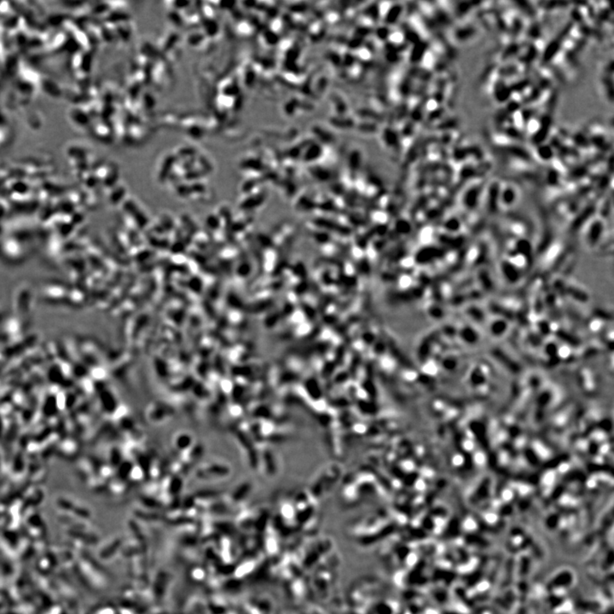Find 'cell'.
<instances>
[{"mask_svg":"<svg viewBox=\"0 0 614 614\" xmlns=\"http://www.w3.org/2000/svg\"><path fill=\"white\" fill-rule=\"evenodd\" d=\"M469 428L475 435V439L479 443V445L481 446L484 452H486L489 467L496 471L497 467H499L497 465L498 462H497V454L491 445L488 431H487L486 426L479 420H473L470 422Z\"/></svg>","mask_w":614,"mask_h":614,"instance_id":"6da1fadb","label":"cell"},{"mask_svg":"<svg viewBox=\"0 0 614 614\" xmlns=\"http://www.w3.org/2000/svg\"><path fill=\"white\" fill-rule=\"evenodd\" d=\"M586 475L582 471L579 470H573L570 473H568V475H565V477H563L562 481H560V483L558 484V486L554 488V492H552L551 499H556V497H559L562 494L563 491L565 490V487L569 486V484L574 483V482H583L586 481Z\"/></svg>","mask_w":614,"mask_h":614,"instance_id":"7a4b0ae2","label":"cell"},{"mask_svg":"<svg viewBox=\"0 0 614 614\" xmlns=\"http://www.w3.org/2000/svg\"><path fill=\"white\" fill-rule=\"evenodd\" d=\"M551 399L552 393L549 391H545L541 394L540 398L538 399V402L536 405L535 415H534L537 424H541V422L544 420L545 412L551 402Z\"/></svg>","mask_w":614,"mask_h":614,"instance_id":"3957f363","label":"cell"},{"mask_svg":"<svg viewBox=\"0 0 614 614\" xmlns=\"http://www.w3.org/2000/svg\"><path fill=\"white\" fill-rule=\"evenodd\" d=\"M444 255V252L440 249L434 247H429L420 249L415 255V261L419 264H427L432 262L436 259L441 258Z\"/></svg>","mask_w":614,"mask_h":614,"instance_id":"277c9868","label":"cell"},{"mask_svg":"<svg viewBox=\"0 0 614 614\" xmlns=\"http://www.w3.org/2000/svg\"><path fill=\"white\" fill-rule=\"evenodd\" d=\"M314 223L317 224V226L327 229V230L336 232V233H338L340 235H348L351 234V229L348 227L344 226L342 224H338V223L329 220V219H325L323 218H317V219L314 220Z\"/></svg>","mask_w":614,"mask_h":614,"instance_id":"5b68a950","label":"cell"},{"mask_svg":"<svg viewBox=\"0 0 614 614\" xmlns=\"http://www.w3.org/2000/svg\"><path fill=\"white\" fill-rule=\"evenodd\" d=\"M422 295L420 289H412L404 292L395 293L391 295L390 302L393 304L404 303L420 298Z\"/></svg>","mask_w":614,"mask_h":614,"instance_id":"8992f818","label":"cell"},{"mask_svg":"<svg viewBox=\"0 0 614 614\" xmlns=\"http://www.w3.org/2000/svg\"><path fill=\"white\" fill-rule=\"evenodd\" d=\"M491 486V479L489 477L484 478L482 481L479 485V486H478L477 489L475 490V492L470 497V501L473 503H476V502H481L482 500L486 499V497L490 493Z\"/></svg>","mask_w":614,"mask_h":614,"instance_id":"52a82bcc","label":"cell"},{"mask_svg":"<svg viewBox=\"0 0 614 614\" xmlns=\"http://www.w3.org/2000/svg\"><path fill=\"white\" fill-rule=\"evenodd\" d=\"M492 354H493L494 358L497 360L499 361L502 365L506 366L508 368V370L513 373V374H519L522 372L521 366L514 363L513 360H511V358H508V356H506L504 352L501 351V350H494V352H493Z\"/></svg>","mask_w":614,"mask_h":614,"instance_id":"ba28073f","label":"cell"},{"mask_svg":"<svg viewBox=\"0 0 614 614\" xmlns=\"http://www.w3.org/2000/svg\"><path fill=\"white\" fill-rule=\"evenodd\" d=\"M537 156L543 161H550L554 157V149L551 145H546L541 143L538 145L537 149Z\"/></svg>","mask_w":614,"mask_h":614,"instance_id":"9c48e42d","label":"cell"},{"mask_svg":"<svg viewBox=\"0 0 614 614\" xmlns=\"http://www.w3.org/2000/svg\"><path fill=\"white\" fill-rule=\"evenodd\" d=\"M521 394V388L518 385L513 386V389L511 391L510 395L508 398V403L503 404L499 409L500 416L507 414L509 411V409L513 406V404H515L516 400L518 399Z\"/></svg>","mask_w":614,"mask_h":614,"instance_id":"30bf717a","label":"cell"},{"mask_svg":"<svg viewBox=\"0 0 614 614\" xmlns=\"http://www.w3.org/2000/svg\"><path fill=\"white\" fill-rule=\"evenodd\" d=\"M603 231V224L601 222H595V224H593L592 226L590 227V232H589V242L590 244H595L599 241L600 235Z\"/></svg>","mask_w":614,"mask_h":614,"instance_id":"8fae6325","label":"cell"},{"mask_svg":"<svg viewBox=\"0 0 614 614\" xmlns=\"http://www.w3.org/2000/svg\"><path fill=\"white\" fill-rule=\"evenodd\" d=\"M507 328H508V324L504 320H496L495 322L491 323V327H490L491 333L495 336H502V334L507 330Z\"/></svg>","mask_w":614,"mask_h":614,"instance_id":"7c38bea8","label":"cell"},{"mask_svg":"<svg viewBox=\"0 0 614 614\" xmlns=\"http://www.w3.org/2000/svg\"><path fill=\"white\" fill-rule=\"evenodd\" d=\"M502 272H503L504 276L507 277L508 281L513 282V281H517L518 273H517V270L514 267V265H510L508 263H504L502 265Z\"/></svg>","mask_w":614,"mask_h":614,"instance_id":"4fadbf2b","label":"cell"},{"mask_svg":"<svg viewBox=\"0 0 614 614\" xmlns=\"http://www.w3.org/2000/svg\"><path fill=\"white\" fill-rule=\"evenodd\" d=\"M516 196L517 193L513 187L508 186L502 191V201L506 205L512 204L516 200Z\"/></svg>","mask_w":614,"mask_h":614,"instance_id":"5bb4252c","label":"cell"},{"mask_svg":"<svg viewBox=\"0 0 614 614\" xmlns=\"http://www.w3.org/2000/svg\"><path fill=\"white\" fill-rule=\"evenodd\" d=\"M461 338L463 339L466 342L469 344H475L479 340L477 334L475 330H473L472 328H463L461 332Z\"/></svg>","mask_w":614,"mask_h":614,"instance_id":"9a60e30c","label":"cell"},{"mask_svg":"<svg viewBox=\"0 0 614 614\" xmlns=\"http://www.w3.org/2000/svg\"><path fill=\"white\" fill-rule=\"evenodd\" d=\"M396 229L399 233L405 234V233H408L410 230V224L408 222L405 221V220H399L396 224Z\"/></svg>","mask_w":614,"mask_h":614,"instance_id":"2e32d148","label":"cell"},{"mask_svg":"<svg viewBox=\"0 0 614 614\" xmlns=\"http://www.w3.org/2000/svg\"><path fill=\"white\" fill-rule=\"evenodd\" d=\"M302 308H303L304 312L306 313V317H308L309 319L312 320L313 318H315V311L311 309V306L306 305V304H303L302 305Z\"/></svg>","mask_w":614,"mask_h":614,"instance_id":"e0dca14e","label":"cell"},{"mask_svg":"<svg viewBox=\"0 0 614 614\" xmlns=\"http://www.w3.org/2000/svg\"><path fill=\"white\" fill-rule=\"evenodd\" d=\"M317 240L319 243H326L328 241V235L327 234H318L317 235Z\"/></svg>","mask_w":614,"mask_h":614,"instance_id":"ac0fdd59","label":"cell"},{"mask_svg":"<svg viewBox=\"0 0 614 614\" xmlns=\"http://www.w3.org/2000/svg\"><path fill=\"white\" fill-rule=\"evenodd\" d=\"M476 313H477V310H473V309H470V311H469L470 316H473V314H476ZM481 311H480V310H479V311H478V314H481ZM476 316H477V315H476ZM481 317H482V315H478V320L481 319Z\"/></svg>","mask_w":614,"mask_h":614,"instance_id":"d6986e66","label":"cell"}]
</instances>
